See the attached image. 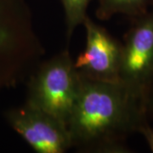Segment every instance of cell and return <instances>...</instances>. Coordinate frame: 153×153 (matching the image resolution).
Returning a JSON list of instances; mask_svg holds the SVG:
<instances>
[{"mask_svg": "<svg viewBox=\"0 0 153 153\" xmlns=\"http://www.w3.org/2000/svg\"><path fill=\"white\" fill-rule=\"evenodd\" d=\"M146 122L142 100L122 82L82 76L79 95L66 126L71 148L78 152L125 153L130 152L128 137L138 133Z\"/></svg>", "mask_w": 153, "mask_h": 153, "instance_id": "obj_1", "label": "cell"}, {"mask_svg": "<svg viewBox=\"0 0 153 153\" xmlns=\"http://www.w3.org/2000/svg\"><path fill=\"white\" fill-rule=\"evenodd\" d=\"M44 54L24 0H0V92L27 79Z\"/></svg>", "mask_w": 153, "mask_h": 153, "instance_id": "obj_2", "label": "cell"}, {"mask_svg": "<svg viewBox=\"0 0 153 153\" xmlns=\"http://www.w3.org/2000/svg\"><path fill=\"white\" fill-rule=\"evenodd\" d=\"M27 82L26 103L67 125L82 83V76L75 68L68 49L40 62L28 76Z\"/></svg>", "mask_w": 153, "mask_h": 153, "instance_id": "obj_3", "label": "cell"}, {"mask_svg": "<svg viewBox=\"0 0 153 153\" xmlns=\"http://www.w3.org/2000/svg\"><path fill=\"white\" fill-rule=\"evenodd\" d=\"M131 21L122 43L119 81L144 103L153 80V7Z\"/></svg>", "mask_w": 153, "mask_h": 153, "instance_id": "obj_4", "label": "cell"}, {"mask_svg": "<svg viewBox=\"0 0 153 153\" xmlns=\"http://www.w3.org/2000/svg\"><path fill=\"white\" fill-rule=\"evenodd\" d=\"M12 128L38 153H64L71 149L67 127L61 121L27 103L9 110Z\"/></svg>", "mask_w": 153, "mask_h": 153, "instance_id": "obj_5", "label": "cell"}, {"mask_svg": "<svg viewBox=\"0 0 153 153\" xmlns=\"http://www.w3.org/2000/svg\"><path fill=\"white\" fill-rule=\"evenodd\" d=\"M82 25L86 31V46L74 60L75 68L88 79L120 82L122 43L88 16Z\"/></svg>", "mask_w": 153, "mask_h": 153, "instance_id": "obj_6", "label": "cell"}, {"mask_svg": "<svg viewBox=\"0 0 153 153\" xmlns=\"http://www.w3.org/2000/svg\"><path fill=\"white\" fill-rule=\"evenodd\" d=\"M152 7L153 0H99L95 16L100 21H108L116 15H123L132 20Z\"/></svg>", "mask_w": 153, "mask_h": 153, "instance_id": "obj_7", "label": "cell"}, {"mask_svg": "<svg viewBox=\"0 0 153 153\" xmlns=\"http://www.w3.org/2000/svg\"><path fill=\"white\" fill-rule=\"evenodd\" d=\"M91 0H61L65 15L66 42L69 43L74 31L82 25L88 16L87 9Z\"/></svg>", "mask_w": 153, "mask_h": 153, "instance_id": "obj_8", "label": "cell"}, {"mask_svg": "<svg viewBox=\"0 0 153 153\" xmlns=\"http://www.w3.org/2000/svg\"><path fill=\"white\" fill-rule=\"evenodd\" d=\"M144 107L148 119H153V80L151 82L144 98Z\"/></svg>", "mask_w": 153, "mask_h": 153, "instance_id": "obj_9", "label": "cell"}, {"mask_svg": "<svg viewBox=\"0 0 153 153\" xmlns=\"http://www.w3.org/2000/svg\"><path fill=\"white\" fill-rule=\"evenodd\" d=\"M138 133L141 134L144 136L148 146L151 149L152 152H153V127H152L149 124V123L146 122L143 125L140 126V128L138 130Z\"/></svg>", "mask_w": 153, "mask_h": 153, "instance_id": "obj_10", "label": "cell"}]
</instances>
